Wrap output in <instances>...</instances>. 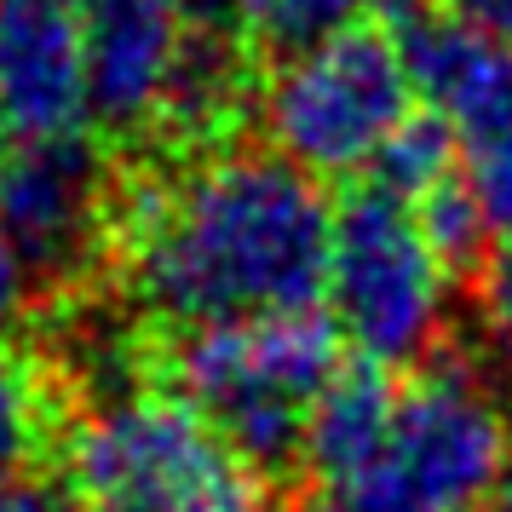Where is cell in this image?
<instances>
[{
	"label": "cell",
	"instance_id": "obj_1",
	"mask_svg": "<svg viewBox=\"0 0 512 512\" xmlns=\"http://www.w3.org/2000/svg\"><path fill=\"white\" fill-rule=\"evenodd\" d=\"M334 208L277 150H196L173 173L121 185L116 254L127 294L167 328L311 311L328 282Z\"/></svg>",
	"mask_w": 512,
	"mask_h": 512
},
{
	"label": "cell",
	"instance_id": "obj_2",
	"mask_svg": "<svg viewBox=\"0 0 512 512\" xmlns=\"http://www.w3.org/2000/svg\"><path fill=\"white\" fill-rule=\"evenodd\" d=\"M340 369V334L311 311L185 328L167 357L173 392L254 472L305 461L311 415Z\"/></svg>",
	"mask_w": 512,
	"mask_h": 512
},
{
	"label": "cell",
	"instance_id": "obj_3",
	"mask_svg": "<svg viewBox=\"0 0 512 512\" xmlns=\"http://www.w3.org/2000/svg\"><path fill=\"white\" fill-rule=\"evenodd\" d=\"M512 455V415L484 369L426 357L392 392L386 426L363 466L328 501L346 512H472Z\"/></svg>",
	"mask_w": 512,
	"mask_h": 512
},
{
	"label": "cell",
	"instance_id": "obj_4",
	"mask_svg": "<svg viewBox=\"0 0 512 512\" xmlns=\"http://www.w3.org/2000/svg\"><path fill=\"white\" fill-rule=\"evenodd\" d=\"M415 104L420 93L403 35L363 18L323 41L277 52L271 75L259 81L254 116L265 144L311 179H363L409 127Z\"/></svg>",
	"mask_w": 512,
	"mask_h": 512
},
{
	"label": "cell",
	"instance_id": "obj_5",
	"mask_svg": "<svg viewBox=\"0 0 512 512\" xmlns=\"http://www.w3.org/2000/svg\"><path fill=\"white\" fill-rule=\"evenodd\" d=\"M323 300L357 363H426L455 317V259L432 242L409 196L369 179L334 208Z\"/></svg>",
	"mask_w": 512,
	"mask_h": 512
},
{
	"label": "cell",
	"instance_id": "obj_6",
	"mask_svg": "<svg viewBox=\"0 0 512 512\" xmlns=\"http://www.w3.org/2000/svg\"><path fill=\"white\" fill-rule=\"evenodd\" d=\"M75 489L144 512H259V478L179 392L116 386L64 438Z\"/></svg>",
	"mask_w": 512,
	"mask_h": 512
},
{
	"label": "cell",
	"instance_id": "obj_7",
	"mask_svg": "<svg viewBox=\"0 0 512 512\" xmlns=\"http://www.w3.org/2000/svg\"><path fill=\"white\" fill-rule=\"evenodd\" d=\"M121 190L87 133L0 144V236L29 282L70 288L116 248Z\"/></svg>",
	"mask_w": 512,
	"mask_h": 512
},
{
	"label": "cell",
	"instance_id": "obj_8",
	"mask_svg": "<svg viewBox=\"0 0 512 512\" xmlns=\"http://www.w3.org/2000/svg\"><path fill=\"white\" fill-rule=\"evenodd\" d=\"M202 35L208 18L196 0H81L93 127L116 139H156Z\"/></svg>",
	"mask_w": 512,
	"mask_h": 512
},
{
	"label": "cell",
	"instance_id": "obj_9",
	"mask_svg": "<svg viewBox=\"0 0 512 512\" xmlns=\"http://www.w3.org/2000/svg\"><path fill=\"white\" fill-rule=\"evenodd\" d=\"M87 127L81 0H0V144Z\"/></svg>",
	"mask_w": 512,
	"mask_h": 512
},
{
	"label": "cell",
	"instance_id": "obj_10",
	"mask_svg": "<svg viewBox=\"0 0 512 512\" xmlns=\"http://www.w3.org/2000/svg\"><path fill=\"white\" fill-rule=\"evenodd\" d=\"M403 52L415 93L455 133L461 150L512 133V47L472 18H409Z\"/></svg>",
	"mask_w": 512,
	"mask_h": 512
},
{
	"label": "cell",
	"instance_id": "obj_11",
	"mask_svg": "<svg viewBox=\"0 0 512 512\" xmlns=\"http://www.w3.org/2000/svg\"><path fill=\"white\" fill-rule=\"evenodd\" d=\"M52 443H64V374L47 357L0 346V484L29 478Z\"/></svg>",
	"mask_w": 512,
	"mask_h": 512
},
{
	"label": "cell",
	"instance_id": "obj_12",
	"mask_svg": "<svg viewBox=\"0 0 512 512\" xmlns=\"http://www.w3.org/2000/svg\"><path fill=\"white\" fill-rule=\"evenodd\" d=\"M380 12H415V0H231V29H242V41L265 52H294Z\"/></svg>",
	"mask_w": 512,
	"mask_h": 512
},
{
	"label": "cell",
	"instance_id": "obj_13",
	"mask_svg": "<svg viewBox=\"0 0 512 512\" xmlns=\"http://www.w3.org/2000/svg\"><path fill=\"white\" fill-rule=\"evenodd\" d=\"M478 323H484L489 346L512 363V242L489 254L484 277H478Z\"/></svg>",
	"mask_w": 512,
	"mask_h": 512
},
{
	"label": "cell",
	"instance_id": "obj_14",
	"mask_svg": "<svg viewBox=\"0 0 512 512\" xmlns=\"http://www.w3.org/2000/svg\"><path fill=\"white\" fill-rule=\"evenodd\" d=\"M24 300H29V271H24V259L6 248V236H0V340H6V328L24 317Z\"/></svg>",
	"mask_w": 512,
	"mask_h": 512
},
{
	"label": "cell",
	"instance_id": "obj_15",
	"mask_svg": "<svg viewBox=\"0 0 512 512\" xmlns=\"http://www.w3.org/2000/svg\"><path fill=\"white\" fill-rule=\"evenodd\" d=\"M0 512H64V507H58V495L47 484L12 478V484H0Z\"/></svg>",
	"mask_w": 512,
	"mask_h": 512
},
{
	"label": "cell",
	"instance_id": "obj_16",
	"mask_svg": "<svg viewBox=\"0 0 512 512\" xmlns=\"http://www.w3.org/2000/svg\"><path fill=\"white\" fill-rule=\"evenodd\" d=\"M455 12L472 18L478 29H489L495 41H507V47H512V0H455Z\"/></svg>",
	"mask_w": 512,
	"mask_h": 512
},
{
	"label": "cell",
	"instance_id": "obj_17",
	"mask_svg": "<svg viewBox=\"0 0 512 512\" xmlns=\"http://www.w3.org/2000/svg\"><path fill=\"white\" fill-rule=\"evenodd\" d=\"M489 507H495V512H512V455H507V472H501L495 495H489Z\"/></svg>",
	"mask_w": 512,
	"mask_h": 512
},
{
	"label": "cell",
	"instance_id": "obj_18",
	"mask_svg": "<svg viewBox=\"0 0 512 512\" xmlns=\"http://www.w3.org/2000/svg\"><path fill=\"white\" fill-rule=\"evenodd\" d=\"M277 512H346V507H334V501H288Z\"/></svg>",
	"mask_w": 512,
	"mask_h": 512
},
{
	"label": "cell",
	"instance_id": "obj_19",
	"mask_svg": "<svg viewBox=\"0 0 512 512\" xmlns=\"http://www.w3.org/2000/svg\"><path fill=\"white\" fill-rule=\"evenodd\" d=\"M87 512H144V507H127V501H93Z\"/></svg>",
	"mask_w": 512,
	"mask_h": 512
}]
</instances>
